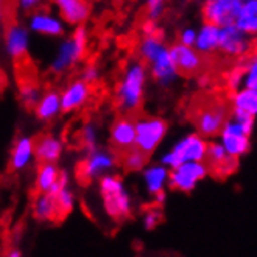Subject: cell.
Here are the masks:
<instances>
[{
    "label": "cell",
    "mask_w": 257,
    "mask_h": 257,
    "mask_svg": "<svg viewBox=\"0 0 257 257\" xmlns=\"http://www.w3.org/2000/svg\"><path fill=\"white\" fill-rule=\"evenodd\" d=\"M139 58L147 64L150 78L161 87H170L179 78V70L170 53V47L158 35H144L138 44Z\"/></svg>",
    "instance_id": "cell-1"
},
{
    "label": "cell",
    "mask_w": 257,
    "mask_h": 257,
    "mask_svg": "<svg viewBox=\"0 0 257 257\" xmlns=\"http://www.w3.org/2000/svg\"><path fill=\"white\" fill-rule=\"evenodd\" d=\"M148 78L150 72L142 59H133L125 66L114 89V103L120 112L128 115L142 108Z\"/></svg>",
    "instance_id": "cell-2"
},
{
    "label": "cell",
    "mask_w": 257,
    "mask_h": 257,
    "mask_svg": "<svg viewBox=\"0 0 257 257\" xmlns=\"http://www.w3.org/2000/svg\"><path fill=\"white\" fill-rule=\"evenodd\" d=\"M98 192L104 214L114 221H123L133 214V198L122 176L115 173L98 179Z\"/></svg>",
    "instance_id": "cell-3"
},
{
    "label": "cell",
    "mask_w": 257,
    "mask_h": 257,
    "mask_svg": "<svg viewBox=\"0 0 257 257\" xmlns=\"http://www.w3.org/2000/svg\"><path fill=\"white\" fill-rule=\"evenodd\" d=\"M255 125V117L246 112L231 109L224 126L218 134V141L234 158H243L251 150V136Z\"/></svg>",
    "instance_id": "cell-4"
},
{
    "label": "cell",
    "mask_w": 257,
    "mask_h": 257,
    "mask_svg": "<svg viewBox=\"0 0 257 257\" xmlns=\"http://www.w3.org/2000/svg\"><path fill=\"white\" fill-rule=\"evenodd\" d=\"M89 45V30L87 27L77 25L70 36L59 42L56 53L50 63V72L55 75H63L77 66L86 56Z\"/></svg>",
    "instance_id": "cell-5"
},
{
    "label": "cell",
    "mask_w": 257,
    "mask_h": 257,
    "mask_svg": "<svg viewBox=\"0 0 257 257\" xmlns=\"http://www.w3.org/2000/svg\"><path fill=\"white\" fill-rule=\"evenodd\" d=\"M209 151V141L198 131L189 133L183 136L178 142L173 144L170 150H167L161 156V162L172 170L179 164L189 161H206Z\"/></svg>",
    "instance_id": "cell-6"
},
{
    "label": "cell",
    "mask_w": 257,
    "mask_h": 257,
    "mask_svg": "<svg viewBox=\"0 0 257 257\" xmlns=\"http://www.w3.org/2000/svg\"><path fill=\"white\" fill-rule=\"evenodd\" d=\"M117 150H106V148H97L92 151H87L86 156L78 164V176L86 183L98 181L104 175L114 173L120 158L115 153Z\"/></svg>",
    "instance_id": "cell-7"
},
{
    "label": "cell",
    "mask_w": 257,
    "mask_h": 257,
    "mask_svg": "<svg viewBox=\"0 0 257 257\" xmlns=\"http://www.w3.org/2000/svg\"><path fill=\"white\" fill-rule=\"evenodd\" d=\"M169 133V123L161 117L144 115L136 118V147L148 156L161 147Z\"/></svg>",
    "instance_id": "cell-8"
},
{
    "label": "cell",
    "mask_w": 257,
    "mask_h": 257,
    "mask_svg": "<svg viewBox=\"0 0 257 257\" xmlns=\"http://www.w3.org/2000/svg\"><path fill=\"white\" fill-rule=\"evenodd\" d=\"M210 173L206 161H189L170 170V189L183 193L193 192Z\"/></svg>",
    "instance_id": "cell-9"
},
{
    "label": "cell",
    "mask_w": 257,
    "mask_h": 257,
    "mask_svg": "<svg viewBox=\"0 0 257 257\" xmlns=\"http://www.w3.org/2000/svg\"><path fill=\"white\" fill-rule=\"evenodd\" d=\"M229 117V111L226 104L220 100L209 101L196 111L195 114V128L204 138H218L221 128Z\"/></svg>",
    "instance_id": "cell-10"
},
{
    "label": "cell",
    "mask_w": 257,
    "mask_h": 257,
    "mask_svg": "<svg viewBox=\"0 0 257 257\" xmlns=\"http://www.w3.org/2000/svg\"><path fill=\"white\" fill-rule=\"evenodd\" d=\"M241 0H204L201 5V16L204 22L220 27L235 24Z\"/></svg>",
    "instance_id": "cell-11"
},
{
    "label": "cell",
    "mask_w": 257,
    "mask_h": 257,
    "mask_svg": "<svg viewBox=\"0 0 257 257\" xmlns=\"http://www.w3.org/2000/svg\"><path fill=\"white\" fill-rule=\"evenodd\" d=\"M252 50V36L240 30L235 24L221 28L220 53L228 58H245Z\"/></svg>",
    "instance_id": "cell-12"
},
{
    "label": "cell",
    "mask_w": 257,
    "mask_h": 257,
    "mask_svg": "<svg viewBox=\"0 0 257 257\" xmlns=\"http://www.w3.org/2000/svg\"><path fill=\"white\" fill-rule=\"evenodd\" d=\"M28 28L32 30V33H36L39 36L45 38H61L66 33L67 22L61 18V14H53L45 10L33 11L28 16L27 22Z\"/></svg>",
    "instance_id": "cell-13"
},
{
    "label": "cell",
    "mask_w": 257,
    "mask_h": 257,
    "mask_svg": "<svg viewBox=\"0 0 257 257\" xmlns=\"http://www.w3.org/2000/svg\"><path fill=\"white\" fill-rule=\"evenodd\" d=\"M70 184V178L66 172L58 167L56 162H39L35 176L36 192H52L56 193L63 187Z\"/></svg>",
    "instance_id": "cell-14"
},
{
    "label": "cell",
    "mask_w": 257,
    "mask_h": 257,
    "mask_svg": "<svg viewBox=\"0 0 257 257\" xmlns=\"http://www.w3.org/2000/svg\"><path fill=\"white\" fill-rule=\"evenodd\" d=\"M170 53L181 75H186V77L198 75L204 69L203 55L193 45L175 42L170 45Z\"/></svg>",
    "instance_id": "cell-15"
},
{
    "label": "cell",
    "mask_w": 257,
    "mask_h": 257,
    "mask_svg": "<svg viewBox=\"0 0 257 257\" xmlns=\"http://www.w3.org/2000/svg\"><path fill=\"white\" fill-rule=\"evenodd\" d=\"M92 97V84L86 83L84 80H72L64 86L61 90V100H63V111L64 114L77 112L83 109L90 101Z\"/></svg>",
    "instance_id": "cell-16"
},
{
    "label": "cell",
    "mask_w": 257,
    "mask_h": 257,
    "mask_svg": "<svg viewBox=\"0 0 257 257\" xmlns=\"http://www.w3.org/2000/svg\"><path fill=\"white\" fill-rule=\"evenodd\" d=\"M30 33L32 30L28 25L22 24H11L5 30V53L13 61H21L28 53L30 49Z\"/></svg>",
    "instance_id": "cell-17"
},
{
    "label": "cell",
    "mask_w": 257,
    "mask_h": 257,
    "mask_svg": "<svg viewBox=\"0 0 257 257\" xmlns=\"http://www.w3.org/2000/svg\"><path fill=\"white\" fill-rule=\"evenodd\" d=\"M33 159H36L35 151V139L30 136H19V138L13 142L10 156H8V169L13 173L24 172L32 165Z\"/></svg>",
    "instance_id": "cell-18"
},
{
    "label": "cell",
    "mask_w": 257,
    "mask_h": 257,
    "mask_svg": "<svg viewBox=\"0 0 257 257\" xmlns=\"http://www.w3.org/2000/svg\"><path fill=\"white\" fill-rule=\"evenodd\" d=\"M109 144L117 151H125L136 145V120L126 114L114 120L109 130Z\"/></svg>",
    "instance_id": "cell-19"
},
{
    "label": "cell",
    "mask_w": 257,
    "mask_h": 257,
    "mask_svg": "<svg viewBox=\"0 0 257 257\" xmlns=\"http://www.w3.org/2000/svg\"><path fill=\"white\" fill-rule=\"evenodd\" d=\"M141 175H142L144 187L151 198L156 193L164 192L167 189V186H170V169L167 165H164L161 161L147 164Z\"/></svg>",
    "instance_id": "cell-20"
},
{
    "label": "cell",
    "mask_w": 257,
    "mask_h": 257,
    "mask_svg": "<svg viewBox=\"0 0 257 257\" xmlns=\"http://www.w3.org/2000/svg\"><path fill=\"white\" fill-rule=\"evenodd\" d=\"M53 4L67 25H83L90 18V4L87 0H53Z\"/></svg>",
    "instance_id": "cell-21"
},
{
    "label": "cell",
    "mask_w": 257,
    "mask_h": 257,
    "mask_svg": "<svg viewBox=\"0 0 257 257\" xmlns=\"http://www.w3.org/2000/svg\"><path fill=\"white\" fill-rule=\"evenodd\" d=\"M35 115L38 120L44 123H50L55 118H58L63 111V100L61 92H58L55 89H49L42 92V97L39 98L38 104L35 106Z\"/></svg>",
    "instance_id": "cell-22"
},
{
    "label": "cell",
    "mask_w": 257,
    "mask_h": 257,
    "mask_svg": "<svg viewBox=\"0 0 257 257\" xmlns=\"http://www.w3.org/2000/svg\"><path fill=\"white\" fill-rule=\"evenodd\" d=\"M38 162H58L64 153V141L53 134H42L35 139Z\"/></svg>",
    "instance_id": "cell-23"
},
{
    "label": "cell",
    "mask_w": 257,
    "mask_h": 257,
    "mask_svg": "<svg viewBox=\"0 0 257 257\" xmlns=\"http://www.w3.org/2000/svg\"><path fill=\"white\" fill-rule=\"evenodd\" d=\"M221 28L223 27L220 25L203 21V25L198 28V36H196V42H195V49L203 56H209L220 52Z\"/></svg>",
    "instance_id": "cell-24"
},
{
    "label": "cell",
    "mask_w": 257,
    "mask_h": 257,
    "mask_svg": "<svg viewBox=\"0 0 257 257\" xmlns=\"http://www.w3.org/2000/svg\"><path fill=\"white\" fill-rule=\"evenodd\" d=\"M32 214L38 221H42V223L61 220L56 195L52 192H38V195L35 196V200L32 203Z\"/></svg>",
    "instance_id": "cell-25"
},
{
    "label": "cell",
    "mask_w": 257,
    "mask_h": 257,
    "mask_svg": "<svg viewBox=\"0 0 257 257\" xmlns=\"http://www.w3.org/2000/svg\"><path fill=\"white\" fill-rule=\"evenodd\" d=\"M235 25L249 36H257V0H241Z\"/></svg>",
    "instance_id": "cell-26"
},
{
    "label": "cell",
    "mask_w": 257,
    "mask_h": 257,
    "mask_svg": "<svg viewBox=\"0 0 257 257\" xmlns=\"http://www.w3.org/2000/svg\"><path fill=\"white\" fill-rule=\"evenodd\" d=\"M231 109L257 117V89L241 87L231 95Z\"/></svg>",
    "instance_id": "cell-27"
},
{
    "label": "cell",
    "mask_w": 257,
    "mask_h": 257,
    "mask_svg": "<svg viewBox=\"0 0 257 257\" xmlns=\"http://www.w3.org/2000/svg\"><path fill=\"white\" fill-rule=\"evenodd\" d=\"M120 164L126 172H142L145 165L148 164V155L138 147H131L125 151H122Z\"/></svg>",
    "instance_id": "cell-28"
},
{
    "label": "cell",
    "mask_w": 257,
    "mask_h": 257,
    "mask_svg": "<svg viewBox=\"0 0 257 257\" xmlns=\"http://www.w3.org/2000/svg\"><path fill=\"white\" fill-rule=\"evenodd\" d=\"M41 97H42V92H41L39 86L35 81L28 80V81H24L19 86V98H21V103L24 104L25 108L35 109V106L38 104Z\"/></svg>",
    "instance_id": "cell-29"
},
{
    "label": "cell",
    "mask_w": 257,
    "mask_h": 257,
    "mask_svg": "<svg viewBox=\"0 0 257 257\" xmlns=\"http://www.w3.org/2000/svg\"><path fill=\"white\" fill-rule=\"evenodd\" d=\"M80 142L84 151H92L100 147V131L98 126L92 122H87L80 130Z\"/></svg>",
    "instance_id": "cell-30"
},
{
    "label": "cell",
    "mask_w": 257,
    "mask_h": 257,
    "mask_svg": "<svg viewBox=\"0 0 257 257\" xmlns=\"http://www.w3.org/2000/svg\"><path fill=\"white\" fill-rule=\"evenodd\" d=\"M56 201H58V209H59V217L64 218L70 215L77 204V198H75V193L70 190V187H63L61 190H58L56 193Z\"/></svg>",
    "instance_id": "cell-31"
},
{
    "label": "cell",
    "mask_w": 257,
    "mask_h": 257,
    "mask_svg": "<svg viewBox=\"0 0 257 257\" xmlns=\"http://www.w3.org/2000/svg\"><path fill=\"white\" fill-rule=\"evenodd\" d=\"M224 83L226 87H228L231 92H235V90L245 87V67L243 63H238L234 67L229 69V72L226 73L224 77Z\"/></svg>",
    "instance_id": "cell-32"
},
{
    "label": "cell",
    "mask_w": 257,
    "mask_h": 257,
    "mask_svg": "<svg viewBox=\"0 0 257 257\" xmlns=\"http://www.w3.org/2000/svg\"><path fill=\"white\" fill-rule=\"evenodd\" d=\"M228 156H229V153L226 151L224 145L220 141L209 142V151H207V159H206V162L209 164L210 169L215 167V165H218L220 162H223Z\"/></svg>",
    "instance_id": "cell-33"
},
{
    "label": "cell",
    "mask_w": 257,
    "mask_h": 257,
    "mask_svg": "<svg viewBox=\"0 0 257 257\" xmlns=\"http://www.w3.org/2000/svg\"><path fill=\"white\" fill-rule=\"evenodd\" d=\"M237 169H238V158H234L229 155L223 162H220L218 165L210 169V172L218 178H228V176L234 175L237 172Z\"/></svg>",
    "instance_id": "cell-34"
},
{
    "label": "cell",
    "mask_w": 257,
    "mask_h": 257,
    "mask_svg": "<svg viewBox=\"0 0 257 257\" xmlns=\"http://www.w3.org/2000/svg\"><path fill=\"white\" fill-rule=\"evenodd\" d=\"M162 221V210L156 204L155 207H148L142 215V226L145 231H153Z\"/></svg>",
    "instance_id": "cell-35"
},
{
    "label": "cell",
    "mask_w": 257,
    "mask_h": 257,
    "mask_svg": "<svg viewBox=\"0 0 257 257\" xmlns=\"http://www.w3.org/2000/svg\"><path fill=\"white\" fill-rule=\"evenodd\" d=\"M245 67V87L257 89V52H254L246 61L243 63Z\"/></svg>",
    "instance_id": "cell-36"
},
{
    "label": "cell",
    "mask_w": 257,
    "mask_h": 257,
    "mask_svg": "<svg viewBox=\"0 0 257 257\" xmlns=\"http://www.w3.org/2000/svg\"><path fill=\"white\" fill-rule=\"evenodd\" d=\"M81 80H84L86 83L89 84H95L98 80H100V69L97 64L90 63V64H86L81 70Z\"/></svg>",
    "instance_id": "cell-37"
},
{
    "label": "cell",
    "mask_w": 257,
    "mask_h": 257,
    "mask_svg": "<svg viewBox=\"0 0 257 257\" xmlns=\"http://www.w3.org/2000/svg\"><path fill=\"white\" fill-rule=\"evenodd\" d=\"M196 36H198V28L184 27V28H181L179 33H178V42L186 44V45H193L195 47Z\"/></svg>",
    "instance_id": "cell-38"
},
{
    "label": "cell",
    "mask_w": 257,
    "mask_h": 257,
    "mask_svg": "<svg viewBox=\"0 0 257 257\" xmlns=\"http://www.w3.org/2000/svg\"><path fill=\"white\" fill-rule=\"evenodd\" d=\"M141 30H142V33H144V35H158V33H159V28H158V21L147 18V19L142 22V25H141Z\"/></svg>",
    "instance_id": "cell-39"
},
{
    "label": "cell",
    "mask_w": 257,
    "mask_h": 257,
    "mask_svg": "<svg viewBox=\"0 0 257 257\" xmlns=\"http://www.w3.org/2000/svg\"><path fill=\"white\" fill-rule=\"evenodd\" d=\"M21 10L24 11H33L36 7H39L41 0H16Z\"/></svg>",
    "instance_id": "cell-40"
},
{
    "label": "cell",
    "mask_w": 257,
    "mask_h": 257,
    "mask_svg": "<svg viewBox=\"0 0 257 257\" xmlns=\"http://www.w3.org/2000/svg\"><path fill=\"white\" fill-rule=\"evenodd\" d=\"M196 84H198V87H203V89L209 87L210 77L207 73H198V75H196Z\"/></svg>",
    "instance_id": "cell-41"
},
{
    "label": "cell",
    "mask_w": 257,
    "mask_h": 257,
    "mask_svg": "<svg viewBox=\"0 0 257 257\" xmlns=\"http://www.w3.org/2000/svg\"><path fill=\"white\" fill-rule=\"evenodd\" d=\"M165 196H167V193H165V190H164V192H159V193H156V195L153 196V201H155V204H158V206L164 204V201H165Z\"/></svg>",
    "instance_id": "cell-42"
},
{
    "label": "cell",
    "mask_w": 257,
    "mask_h": 257,
    "mask_svg": "<svg viewBox=\"0 0 257 257\" xmlns=\"http://www.w3.org/2000/svg\"><path fill=\"white\" fill-rule=\"evenodd\" d=\"M7 255H8V257H21V255H22V251H18L16 248H14V251H8Z\"/></svg>",
    "instance_id": "cell-43"
},
{
    "label": "cell",
    "mask_w": 257,
    "mask_h": 257,
    "mask_svg": "<svg viewBox=\"0 0 257 257\" xmlns=\"http://www.w3.org/2000/svg\"><path fill=\"white\" fill-rule=\"evenodd\" d=\"M252 50H254V52H257V36H254V38H252Z\"/></svg>",
    "instance_id": "cell-44"
}]
</instances>
